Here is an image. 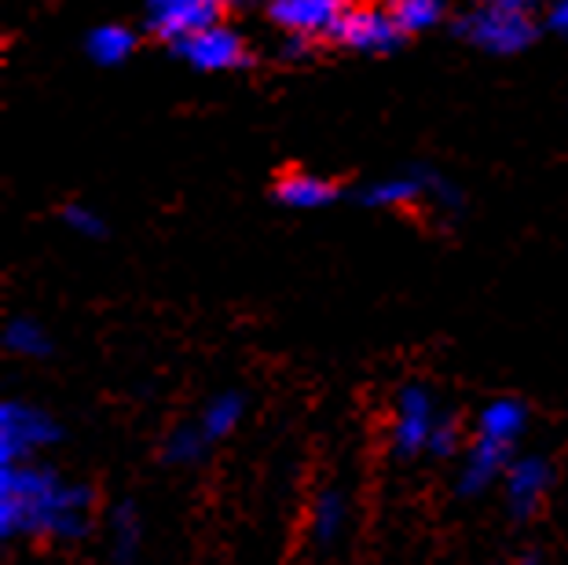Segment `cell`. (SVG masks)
<instances>
[{"label": "cell", "mask_w": 568, "mask_h": 565, "mask_svg": "<svg viewBox=\"0 0 568 565\" xmlns=\"http://www.w3.org/2000/svg\"><path fill=\"white\" fill-rule=\"evenodd\" d=\"M455 452H463V426L452 415H440L437 426H433L426 455H433V460H455Z\"/></svg>", "instance_id": "cell-22"}, {"label": "cell", "mask_w": 568, "mask_h": 565, "mask_svg": "<svg viewBox=\"0 0 568 565\" xmlns=\"http://www.w3.org/2000/svg\"><path fill=\"white\" fill-rule=\"evenodd\" d=\"M404 38L407 33L385 4H348L331 41L359 56H389L404 44Z\"/></svg>", "instance_id": "cell-7"}, {"label": "cell", "mask_w": 568, "mask_h": 565, "mask_svg": "<svg viewBox=\"0 0 568 565\" xmlns=\"http://www.w3.org/2000/svg\"><path fill=\"white\" fill-rule=\"evenodd\" d=\"M359 206L367 210H415V206H440V210H458V195L455 184H447L444 176L426 173V170H410V173H396V176H382L359 191Z\"/></svg>", "instance_id": "cell-4"}, {"label": "cell", "mask_w": 568, "mask_h": 565, "mask_svg": "<svg viewBox=\"0 0 568 565\" xmlns=\"http://www.w3.org/2000/svg\"><path fill=\"white\" fill-rule=\"evenodd\" d=\"M246 4H253V0H224L227 11H232V8H246Z\"/></svg>", "instance_id": "cell-25"}, {"label": "cell", "mask_w": 568, "mask_h": 565, "mask_svg": "<svg viewBox=\"0 0 568 565\" xmlns=\"http://www.w3.org/2000/svg\"><path fill=\"white\" fill-rule=\"evenodd\" d=\"M345 522H348V503L342 492H323L316 500V507H312V518H308V536L312 544L320 551H331L337 539L345 533Z\"/></svg>", "instance_id": "cell-16"}, {"label": "cell", "mask_w": 568, "mask_h": 565, "mask_svg": "<svg viewBox=\"0 0 568 565\" xmlns=\"http://www.w3.org/2000/svg\"><path fill=\"white\" fill-rule=\"evenodd\" d=\"M84 52H89L92 63H100V67H122L125 59L136 52V33L122 27V22H103V27L89 30Z\"/></svg>", "instance_id": "cell-15"}, {"label": "cell", "mask_w": 568, "mask_h": 565, "mask_svg": "<svg viewBox=\"0 0 568 565\" xmlns=\"http://www.w3.org/2000/svg\"><path fill=\"white\" fill-rule=\"evenodd\" d=\"M173 52L184 59L191 70H202V74H232V70H243L253 63L246 38L235 27H227L224 19L205 30H195L184 41H176Z\"/></svg>", "instance_id": "cell-6"}, {"label": "cell", "mask_w": 568, "mask_h": 565, "mask_svg": "<svg viewBox=\"0 0 568 565\" xmlns=\"http://www.w3.org/2000/svg\"><path fill=\"white\" fill-rule=\"evenodd\" d=\"M437 396L422 382H407L396 393L393 404V430H389V448L396 460H418L429 452L433 426H437Z\"/></svg>", "instance_id": "cell-5"}, {"label": "cell", "mask_w": 568, "mask_h": 565, "mask_svg": "<svg viewBox=\"0 0 568 565\" xmlns=\"http://www.w3.org/2000/svg\"><path fill=\"white\" fill-rule=\"evenodd\" d=\"M210 444L213 441L205 437V430L199 423L195 426L184 423V426H176L173 434L162 441V463L165 466H195Z\"/></svg>", "instance_id": "cell-18"}, {"label": "cell", "mask_w": 568, "mask_h": 565, "mask_svg": "<svg viewBox=\"0 0 568 565\" xmlns=\"http://www.w3.org/2000/svg\"><path fill=\"white\" fill-rule=\"evenodd\" d=\"M385 8H389V16L400 22V30L407 38H415V33H426L433 27H440L444 19V0H382Z\"/></svg>", "instance_id": "cell-17"}, {"label": "cell", "mask_w": 568, "mask_h": 565, "mask_svg": "<svg viewBox=\"0 0 568 565\" xmlns=\"http://www.w3.org/2000/svg\"><path fill=\"white\" fill-rule=\"evenodd\" d=\"M455 33L488 56H521L525 48H531L539 38L536 16L491 4V0H477V4L455 22Z\"/></svg>", "instance_id": "cell-2"}, {"label": "cell", "mask_w": 568, "mask_h": 565, "mask_svg": "<svg viewBox=\"0 0 568 565\" xmlns=\"http://www.w3.org/2000/svg\"><path fill=\"white\" fill-rule=\"evenodd\" d=\"M95 492L81 481H63L52 466H0V536L74 544L92 525Z\"/></svg>", "instance_id": "cell-1"}, {"label": "cell", "mask_w": 568, "mask_h": 565, "mask_svg": "<svg viewBox=\"0 0 568 565\" xmlns=\"http://www.w3.org/2000/svg\"><path fill=\"white\" fill-rule=\"evenodd\" d=\"M224 0H143V22L159 41L176 44L224 19Z\"/></svg>", "instance_id": "cell-8"}, {"label": "cell", "mask_w": 568, "mask_h": 565, "mask_svg": "<svg viewBox=\"0 0 568 565\" xmlns=\"http://www.w3.org/2000/svg\"><path fill=\"white\" fill-rule=\"evenodd\" d=\"M243 415H246V396L239 390H221V393H213L210 401L202 404L199 426L205 430V437H210V441H224V437H232L239 430Z\"/></svg>", "instance_id": "cell-14"}, {"label": "cell", "mask_w": 568, "mask_h": 565, "mask_svg": "<svg viewBox=\"0 0 568 565\" xmlns=\"http://www.w3.org/2000/svg\"><path fill=\"white\" fill-rule=\"evenodd\" d=\"M550 485H554L550 460H542V455H514L503 474L506 507H510L517 522H528L531 514H539V507L547 503Z\"/></svg>", "instance_id": "cell-10"}, {"label": "cell", "mask_w": 568, "mask_h": 565, "mask_svg": "<svg viewBox=\"0 0 568 565\" xmlns=\"http://www.w3.org/2000/svg\"><path fill=\"white\" fill-rule=\"evenodd\" d=\"M353 0H264L268 19L290 38L331 41Z\"/></svg>", "instance_id": "cell-9"}, {"label": "cell", "mask_w": 568, "mask_h": 565, "mask_svg": "<svg viewBox=\"0 0 568 565\" xmlns=\"http://www.w3.org/2000/svg\"><path fill=\"white\" fill-rule=\"evenodd\" d=\"M59 221H63L70 232L81 235V239H103L106 235V221L95 210L84 206V202H67L63 213H59Z\"/></svg>", "instance_id": "cell-21"}, {"label": "cell", "mask_w": 568, "mask_h": 565, "mask_svg": "<svg viewBox=\"0 0 568 565\" xmlns=\"http://www.w3.org/2000/svg\"><path fill=\"white\" fill-rule=\"evenodd\" d=\"M491 4H503V8H514V11H528V16H536V8L542 0H491Z\"/></svg>", "instance_id": "cell-24"}, {"label": "cell", "mask_w": 568, "mask_h": 565, "mask_svg": "<svg viewBox=\"0 0 568 565\" xmlns=\"http://www.w3.org/2000/svg\"><path fill=\"white\" fill-rule=\"evenodd\" d=\"M510 460H514V444L474 434L469 448L463 452V463H458L455 492L463 500L485 496V492H491L495 485H503V474H506V466H510Z\"/></svg>", "instance_id": "cell-11"}, {"label": "cell", "mask_w": 568, "mask_h": 565, "mask_svg": "<svg viewBox=\"0 0 568 565\" xmlns=\"http://www.w3.org/2000/svg\"><path fill=\"white\" fill-rule=\"evenodd\" d=\"M272 199L286 210H323L334 199H342V184H334L331 176L308 173V170H290L275 180Z\"/></svg>", "instance_id": "cell-12"}, {"label": "cell", "mask_w": 568, "mask_h": 565, "mask_svg": "<svg viewBox=\"0 0 568 565\" xmlns=\"http://www.w3.org/2000/svg\"><path fill=\"white\" fill-rule=\"evenodd\" d=\"M4 349H8V353H16V356L41 360V356L52 353V339H48L38 320L16 316V320H8V327H4Z\"/></svg>", "instance_id": "cell-19"}, {"label": "cell", "mask_w": 568, "mask_h": 565, "mask_svg": "<svg viewBox=\"0 0 568 565\" xmlns=\"http://www.w3.org/2000/svg\"><path fill=\"white\" fill-rule=\"evenodd\" d=\"M525 430H528V407L525 401H517V396H495V401H488L474 418L477 437L514 444V448H517V441L525 437Z\"/></svg>", "instance_id": "cell-13"}, {"label": "cell", "mask_w": 568, "mask_h": 565, "mask_svg": "<svg viewBox=\"0 0 568 565\" xmlns=\"http://www.w3.org/2000/svg\"><path fill=\"white\" fill-rule=\"evenodd\" d=\"M111 551L118 562H132V555L140 551V514L132 503L111 511Z\"/></svg>", "instance_id": "cell-20"}, {"label": "cell", "mask_w": 568, "mask_h": 565, "mask_svg": "<svg viewBox=\"0 0 568 565\" xmlns=\"http://www.w3.org/2000/svg\"><path fill=\"white\" fill-rule=\"evenodd\" d=\"M63 441V426L52 412L27 401L0 404V466L33 463V455Z\"/></svg>", "instance_id": "cell-3"}, {"label": "cell", "mask_w": 568, "mask_h": 565, "mask_svg": "<svg viewBox=\"0 0 568 565\" xmlns=\"http://www.w3.org/2000/svg\"><path fill=\"white\" fill-rule=\"evenodd\" d=\"M547 27L558 33L561 41H568V0H554L547 11Z\"/></svg>", "instance_id": "cell-23"}]
</instances>
